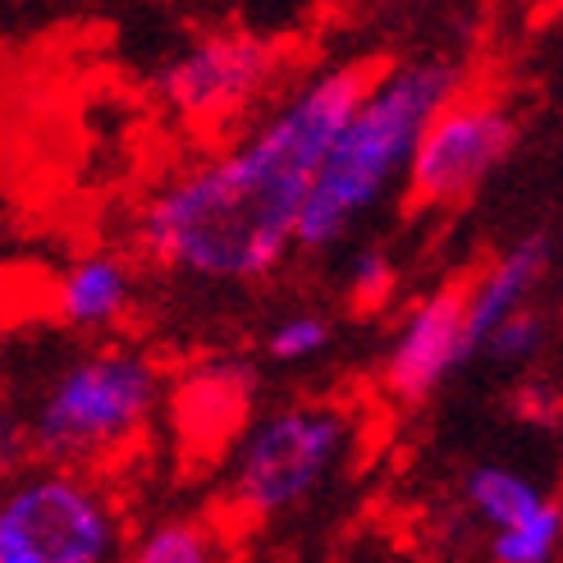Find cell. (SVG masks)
Listing matches in <instances>:
<instances>
[{
    "label": "cell",
    "mask_w": 563,
    "mask_h": 563,
    "mask_svg": "<svg viewBox=\"0 0 563 563\" xmlns=\"http://www.w3.org/2000/svg\"><path fill=\"white\" fill-rule=\"evenodd\" d=\"M376 69L334 65L307 78L230 152L197 161L137 216V247L188 279L257 285L298 247V216L334 133Z\"/></svg>",
    "instance_id": "cell-1"
},
{
    "label": "cell",
    "mask_w": 563,
    "mask_h": 563,
    "mask_svg": "<svg viewBox=\"0 0 563 563\" xmlns=\"http://www.w3.org/2000/svg\"><path fill=\"white\" fill-rule=\"evenodd\" d=\"M463 92L454 60H408L372 78L367 97L334 133L298 216V247L321 252L376 211L394 184H408L412 156L431 120Z\"/></svg>",
    "instance_id": "cell-2"
},
{
    "label": "cell",
    "mask_w": 563,
    "mask_h": 563,
    "mask_svg": "<svg viewBox=\"0 0 563 563\" xmlns=\"http://www.w3.org/2000/svg\"><path fill=\"white\" fill-rule=\"evenodd\" d=\"M156 404L161 372L147 353L124 344L88 349L69 357L27 408V454L69 467L101 463L143 435Z\"/></svg>",
    "instance_id": "cell-3"
},
{
    "label": "cell",
    "mask_w": 563,
    "mask_h": 563,
    "mask_svg": "<svg viewBox=\"0 0 563 563\" xmlns=\"http://www.w3.org/2000/svg\"><path fill=\"white\" fill-rule=\"evenodd\" d=\"M357 444V421L344 404H289L257 417L234 440L230 504L252 522H275L307 509Z\"/></svg>",
    "instance_id": "cell-4"
},
{
    "label": "cell",
    "mask_w": 563,
    "mask_h": 563,
    "mask_svg": "<svg viewBox=\"0 0 563 563\" xmlns=\"http://www.w3.org/2000/svg\"><path fill=\"white\" fill-rule=\"evenodd\" d=\"M120 550L115 499L82 467L37 463L0 499V563H110Z\"/></svg>",
    "instance_id": "cell-5"
},
{
    "label": "cell",
    "mask_w": 563,
    "mask_h": 563,
    "mask_svg": "<svg viewBox=\"0 0 563 563\" xmlns=\"http://www.w3.org/2000/svg\"><path fill=\"white\" fill-rule=\"evenodd\" d=\"M518 147L514 115L490 97H454L431 129L408 170V202L427 211H449L467 202Z\"/></svg>",
    "instance_id": "cell-6"
},
{
    "label": "cell",
    "mask_w": 563,
    "mask_h": 563,
    "mask_svg": "<svg viewBox=\"0 0 563 563\" xmlns=\"http://www.w3.org/2000/svg\"><path fill=\"white\" fill-rule=\"evenodd\" d=\"M279 51L262 37H202L156 74L161 101L184 120H224L271 92Z\"/></svg>",
    "instance_id": "cell-7"
},
{
    "label": "cell",
    "mask_w": 563,
    "mask_h": 563,
    "mask_svg": "<svg viewBox=\"0 0 563 563\" xmlns=\"http://www.w3.org/2000/svg\"><path fill=\"white\" fill-rule=\"evenodd\" d=\"M472 357L467 340V285H440L394 330L380 362V385L399 404H421L449 380V372Z\"/></svg>",
    "instance_id": "cell-8"
},
{
    "label": "cell",
    "mask_w": 563,
    "mask_h": 563,
    "mask_svg": "<svg viewBox=\"0 0 563 563\" xmlns=\"http://www.w3.org/2000/svg\"><path fill=\"white\" fill-rule=\"evenodd\" d=\"M133 266L115 252H88L78 257L51 289V317L60 321L65 330H82V334H97V330H115L129 307H133Z\"/></svg>",
    "instance_id": "cell-9"
},
{
    "label": "cell",
    "mask_w": 563,
    "mask_h": 563,
    "mask_svg": "<svg viewBox=\"0 0 563 563\" xmlns=\"http://www.w3.org/2000/svg\"><path fill=\"white\" fill-rule=\"evenodd\" d=\"M252 399V367L247 362H211V367L192 372L175 394V427L184 444H224L243 435V417Z\"/></svg>",
    "instance_id": "cell-10"
},
{
    "label": "cell",
    "mask_w": 563,
    "mask_h": 563,
    "mask_svg": "<svg viewBox=\"0 0 563 563\" xmlns=\"http://www.w3.org/2000/svg\"><path fill=\"white\" fill-rule=\"evenodd\" d=\"M545 266H550V243H545L541 234H531V239L514 243V247L504 252V257L467 289V340H472V357L482 353L486 334H490L504 317H514L518 307L531 302V294H537Z\"/></svg>",
    "instance_id": "cell-11"
},
{
    "label": "cell",
    "mask_w": 563,
    "mask_h": 563,
    "mask_svg": "<svg viewBox=\"0 0 563 563\" xmlns=\"http://www.w3.org/2000/svg\"><path fill=\"white\" fill-rule=\"evenodd\" d=\"M550 495L537 486V476H527L518 467L504 463H476L463 472V509L472 522H482L486 531H504L522 518H531Z\"/></svg>",
    "instance_id": "cell-12"
},
{
    "label": "cell",
    "mask_w": 563,
    "mask_h": 563,
    "mask_svg": "<svg viewBox=\"0 0 563 563\" xmlns=\"http://www.w3.org/2000/svg\"><path fill=\"white\" fill-rule=\"evenodd\" d=\"M129 559H137V563H216L220 541L207 522L165 518V522H152L143 537L133 541Z\"/></svg>",
    "instance_id": "cell-13"
},
{
    "label": "cell",
    "mask_w": 563,
    "mask_h": 563,
    "mask_svg": "<svg viewBox=\"0 0 563 563\" xmlns=\"http://www.w3.org/2000/svg\"><path fill=\"white\" fill-rule=\"evenodd\" d=\"M563 545V504L545 499L537 514L490 531V559L495 563H550Z\"/></svg>",
    "instance_id": "cell-14"
},
{
    "label": "cell",
    "mask_w": 563,
    "mask_h": 563,
    "mask_svg": "<svg viewBox=\"0 0 563 563\" xmlns=\"http://www.w3.org/2000/svg\"><path fill=\"white\" fill-rule=\"evenodd\" d=\"M541 349H545V321L541 312H531V302L518 307L514 317H504L482 344V353L495 367H531L541 357Z\"/></svg>",
    "instance_id": "cell-15"
},
{
    "label": "cell",
    "mask_w": 563,
    "mask_h": 563,
    "mask_svg": "<svg viewBox=\"0 0 563 563\" xmlns=\"http://www.w3.org/2000/svg\"><path fill=\"white\" fill-rule=\"evenodd\" d=\"M330 344V321L317 312H294L285 321H275L266 334V353L279 367H298V362H312L317 353H325Z\"/></svg>",
    "instance_id": "cell-16"
},
{
    "label": "cell",
    "mask_w": 563,
    "mask_h": 563,
    "mask_svg": "<svg viewBox=\"0 0 563 563\" xmlns=\"http://www.w3.org/2000/svg\"><path fill=\"white\" fill-rule=\"evenodd\" d=\"M509 417L522 421L527 431H559L563 427V389L541 376L518 380L509 394Z\"/></svg>",
    "instance_id": "cell-17"
},
{
    "label": "cell",
    "mask_w": 563,
    "mask_h": 563,
    "mask_svg": "<svg viewBox=\"0 0 563 563\" xmlns=\"http://www.w3.org/2000/svg\"><path fill=\"white\" fill-rule=\"evenodd\" d=\"M389 294H394V262H389V252L362 247L357 257L349 262V298H353V307L372 312V307L389 302Z\"/></svg>",
    "instance_id": "cell-18"
}]
</instances>
